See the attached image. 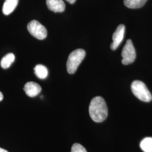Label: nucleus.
Here are the masks:
<instances>
[{"mask_svg":"<svg viewBox=\"0 0 152 152\" xmlns=\"http://www.w3.org/2000/svg\"><path fill=\"white\" fill-rule=\"evenodd\" d=\"M89 114L95 122H102L108 116V108L104 99L101 96L93 98L89 105Z\"/></svg>","mask_w":152,"mask_h":152,"instance_id":"nucleus-1","label":"nucleus"},{"mask_svg":"<svg viewBox=\"0 0 152 152\" xmlns=\"http://www.w3.org/2000/svg\"><path fill=\"white\" fill-rule=\"evenodd\" d=\"M86 56V52L81 49H77L69 55L66 62V69L69 74H74Z\"/></svg>","mask_w":152,"mask_h":152,"instance_id":"nucleus-2","label":"nucleus"},{"mask_svg":"<svg viewBox=\"0 0 152 152\" xmlns=\"http://www.w3.org/2000/svg\"><path fill=\"white\" fill-rule=\"evenodd\" d=\"M131 88L133 94L142 102H149L152 100V94L144 82L138 80L134 81L131 83Z\"/></svg>","mask_w":152,"mask_h":152,"instance_id":"nucleus-3","label":"nucleus"},{"mask_svg":"<svg viewBox=\"0 0 152 152\" xmlns=\"http://www.w3.org/2000/svg\"><path fill=\"white\" fill-rule=\"evenodd\" d=\"M27 29L29 33L38 39L42 40L47 37L48 31L46 28L36 20H32L28 24Z\"/></svg>","mask_w":152,"mask_h":152,"instance_id":"nucleus-4","label":"nucleus"},{"mask_svg":"<svg viewBox=\"0 0 152 152\" xmlns=\"http://www.w3.org/2000/svg\"><path fill=\"white\" fill-rule=\"evenodd\" d=\"M122 63L124 65H128L132 63L136 58V51L132 41L129 39L122 50Z\"/></svg>","mask_w":152,"mask_h":152,"instance_id":"nucleus-5","label":"nucleus"},{"mask_svg":"<svg viewBox=\"0 0 152 152\" xmlns=\"http://www.w3.org/2000/svg\"><path fill=\"white\" fill-rule=\"evenodd\" d=\"M125 32V25L120 24L117 27L112 36L113 42L110 45V48L112 50H115L117 49L121 42L123 41Z\"/></svg>","mask_w":152,"mask_h":152,"instance_id":"nucleus-6","label":"nucleus"},{"mask_svg":"<svg viewBox=\"0 0 152 152\" xmlns=\"http://www.w3.org/2000/svg\"><path fill=\"white\" fill-rule=\"evenodd\" d=\"M24 91L29 97L33 98L37 96L41 91V87L34 82H28L24 87Z\"/></svg>","mask_w":152,"mask_h":152,"instance_id":"nucleus-7","label":"nucleus"},{"mask_svg":"<svg viewBox=\"0 0 152 152\" xmlns=\"http://www.w3.org/2000/svg\"><path fill=\"white\" fill-rule=\"evenodd\" d=\"M46 5L50 10L54 12H62L65 10V5L63 0H46Z\"/></svg>","mask_w":152,"mask_h":152,"instance_id":"nucleus-8","label":"nucleus"},{"mask_svg":"<svg viewBox=\"0 0 152 152\" xmlns=\"http://www.w3.org/2000/svg\"><path fill=\"white\" fill-rule=\"evenodd\" d=\"M19 0H5L2 7V12L4 15H8L15 9L18 4Z\"/></svg>","mask_w":152,"mask_h":152,"instance_id":"nucleus-9","label":"nucleus"},{"mask_svg":"<svg viewBox=\"0 0 152 152\" xmlns=\"http://www.w3.org/2000/svg\"><path fill=\"white\" fill-rule=\"evenodd\" d=\"M15 60V55L12 53H9L4 56L1 60V66L3 69L9 68Z\"/></svg>","mask_w":152,"mask_h":152,"instance_id":"nucleus-10","label":"nucleus"},{"mask_svg":"<svg viewBox=\"0 0 152 152\" xmlns=\"http://www.w3.org/2000/svg\"><path fill=\"white\" fill-rule=\"evenodd\" d=\"M147 0H124L125 5L130 9H139L142 7Z\"/></svg>","mask_w":152,"mask_h":152,"instance_id":"nucleus-11","label":"nucleus"},{"mask_svg":"<svg viewBox=\"0 0 152 152\" xmlns=\"http://www.w3.org/2000/svg\"><path fill=\"white\" fill-rule=\"evenodd\" d=\"M34 70L36 76L39 79H45L48 77V70L44 65L38 64L34 67Z\"/></svg>","mask_w":152,"mask_h":152,"instance_id":"nucleus-12","label":"nucleus"},{"mask_svg":"<svg viewBox=\"0 0 152 152\" xmlns=\"http://www.w3.org/2000/svg\"><path fill=\"white\" fill-rule=\"evenodd\" d=\"M141 150L144 152H152V137H145L140 142Z\"/></svg>","mask_w":152,"mask_h":152,"instance_id":"nucleus-13","label":"nucleus"},{"mask_svg":"<svg viewBox=\"0 0 152 152\" xmlns=\"http://www.w3.org/2000/svg\"><path fill=\"white\" fill-rule=\"evenodd\" d=\"M71 152H87L86 149L78 143L74 144L71 149Z\"/></svg>","mask_w":152,"mask_h":152,"instance_id":"nucleus-14","label":"nucleus"},{"mask_svg":"<svg viewBox=\"0 0 152 152\" xmlns=\"http://www.w3.org/2000/svg\"><path fill=\"white\" fill-rule=\"evenodd\" d=\"M67 2H68L69 3H70L71 4H74L76 1V0H66Z\"/></svg>","mask_w":152,"mask_h":152,"instance_id":"nucleus-15","label":"nucleus"},{"mask_svg":"<svg viewBox=\"0 0 152 152\" xmlns=\"http://www.w3.org/2000/svg\"><path fill=\"white\" fill-rule=\"evenodd\" d=\"M3 98H4V96H3V94H2V92L0 91V102H1V101L2 100Z\"/></svg>","mask_w":152,"mask_h":152,"instance_id":"nucleus-16","label":"nucleus"},{"mask_svg":"<svg viewBox=\"0 0 152 152\" xmlns=\"http://www.w3.org/2000/svg\"><path fill=\"white\" fill-rule=\"evenodd\" d=\"M0 152H9L7 151H6L4 149H2L1 148H0Z\"/></svg>","mask_w":152,"mask_h":152,"instance_id":"nucleus-17","label":"nucleus"}]
</instances>
